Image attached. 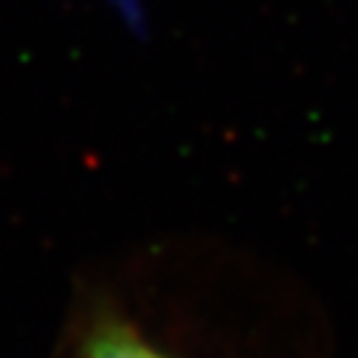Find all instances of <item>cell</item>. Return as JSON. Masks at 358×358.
I'll list each match as a JSON object with an SVG mask.
<instances>
[{"instance_id":"6da1fadb","label":"cell","mask_w":358,"mask_h":358,"mask_svg":"<svg viewBox=\"0 0 358 358\" xmlns=\"http://www.w3.org/2000/svg\"><path fill=\"white\" fill-rule=\"evenodd\" d=\"M217 262L203 245L155 243L85 274L51 358H229Z\"/></svg>"}]
</instances>
